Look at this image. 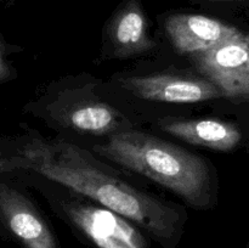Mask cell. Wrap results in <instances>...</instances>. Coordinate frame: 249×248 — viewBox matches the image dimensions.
Here are the masks:
<instances>
[{
	"label": "cell",
	"instance_id": "1",
	"mask_svg": "<svg viewBox=\"0 0 249 248\" xmlns=\"http://www.w3.org/2000/svg\"><path fill=\"white\" fill-rule=\"evenodd\" d=\"M89 152L71 142L34 139L14 155L0 156V173L31 170L85 195L139 224L158 238H170L179 214L96 164Z\"/></svg>",
	"mask_w": 249,
	"mask_h": 248
},
{
	"label": "cell",
	"instance_id": "2",
	"mask_svg": "<svg viewBox=\"0 0 249 248\" xmlns=\"http://www.w3.org/2000/svg\"><path fill=\"white\" fill-rule=\"evenodd\" d=\"M94 150L172 190L192 206L203 207L209 202L211 177L206 162L168 141L126 130L113 134Z\"/></svg>",
	"mask_w": 249,
	"mask_h": 248
},
{
	"label": "cell",
	"instance_id": "3",
	"mask_svg": "<svg viewBox=\"0 0 249 248\" xmlns=\"http://www.w3.org/2000/svg\"><path fill=\"white\" fill-rule=\"evenodd\" d=\"M195 67L213 83L223 96L249 97V49L243 43H229L190 55Z\"/></svg>",
	"mask_w": 249,
	"mask_h": 248
},
{
	"label": "cell",
	"instance_id": "4",
	"mask_svg": "<svg viewBox=\"0 0 249 248\" xmlns=\"http://www.w3.org/2000/svg\"><path fill=\"white\" fill-rule=\"evenodd\" d=\"M65 212L97 248H147L140 231L112 209L72 202Z\"/></svg>",
	"mask_w": 249,
	"mask_h": 248
},
{
	"label": "cell",
	"instance_id": "5",
	"mask_svg": "<svg viewBox=\"0 0 249 248\" xmlns=\"http://www.w3.org/2000/svg\"><path fill=\"white\" fill-rule=\"evenodd\" d=\"M119 82L134 96L150 101L196 104L223 96L220 90L208 79L191 74L157 73L124 78Z\"/></svg>",
	"mask_w": 249,
	"mask_h": 248
},
{
	"label": "cell",
	"instance_id": "6",
	"mask_svg": "<svg viewBox=\"0 0 249 248\" xmlns=\"http://www.w3.org/2000/svg\"><path fill=\"white\" fill-rule=\"evenodd\" d=\"M165 32L181 53L206 51L229 43H243L245 34L236 27L196 14H174L165 19Z\"/></svg>",
	"mask_w": 249,
	"mask_h": 248
},
{
	"label": "cell",
	"instance_id": "7",
	"mask_svg": "<svg viewBox=\"0 0 249 248\" xmlns=\"http://www.w3.org/2000/svg\"><path fill=\"white\" fill-rule=\"evenodd\" d=\"M0 218L24 248H57L55 237L31 202L0 184Z\"/></svg>",
	"mask_w": 249,
	"mask_h": 248
},
{
	"label": "cell",
	"instance_id": "8",
	"mask_svg": "<svg viewBox=\"0 0 249 248\" xmlns=\"http://www.w3.org/2000/svg\"><path fill=\"white\" fill-rule=\"evenodd\" d=\"M116 57H130L156 46L147 32V19L139 0H126L112 18L108 28Z\"/></svg>",
	"mask_w": 249,
	"mask_h": 248
},
{
	"label": "cell",
	"instance_id": "9",
	"mask_svg": "<svg viewBox=\"0 0 249 248\" xmlns=\"http://www.w3.org/2000/svg\"><path fill=\"white\" fill-rule=\"evenodd\" d=\"M160 126L192 145L219 151H230L240 143L241 131L235 124L219 119H172L160 121Z\"/></svg>",
	"mask_w": 249,
	"mask_h": 248
},
{
	"label": "cell",
	"instance_id": "10",
	"mask_svg": "<svg viewBox=\"0 0 249 248\" xmlns=\"http://www.w3.org/2000/svg\"><path fill=\"white\" fill-rule=\"evenodd\" d=\"M119 118L121 113L108 104L97 100H87L73 104L67 113L62 114L61 121L66 123L65 125L80 133L102 135L116 130Z\"/></svg>",
	"mask_w": 249,
	"mask_h": 248
},
{
	"label": "cell",
	"instance_id": "11",
	"mask_svg": "<svg viewBox=\"0 0 249 248\" xmlns=\"http://www.w3.org/2000/svg\"><path fill=\"white\" fill-rule=\"evenodd\" d=\"M10 75H11V70H10L6 61H5L4 44L1 43V39H0V82L7 79Z\"/></svg>",
	"mask_w": 249,
	"mask_h": 248
},
{
	"label": "cell",
	"instance_id": "12",
	"mask_svg": "<svg viewBox=\"0 0 249 248\" xmlns=\"http://www.w3.org/2000/svg\"><path fill=\"white\" fill-rule=\"evenodd\" d=\"M245 40H246V44H247L248 49H249V34H247V35H245Z\"/></svg>",
	"mask_w": 249,
	"mask_h": 248
},
{
	"label": "cell",
	"instance_id": "13",
	"mask_svg": "<svg viewBox=\"0 0 249 248\" xmlns=\"http://www.w3.org/2000/svg\"><path fill=\"white\" fill-rule=\"evenodd\" d=\"M228 1H249V0H228Z\"/></svg>",
	"mask_w": 249,
	"mask_h": 248
}]
</instances>
